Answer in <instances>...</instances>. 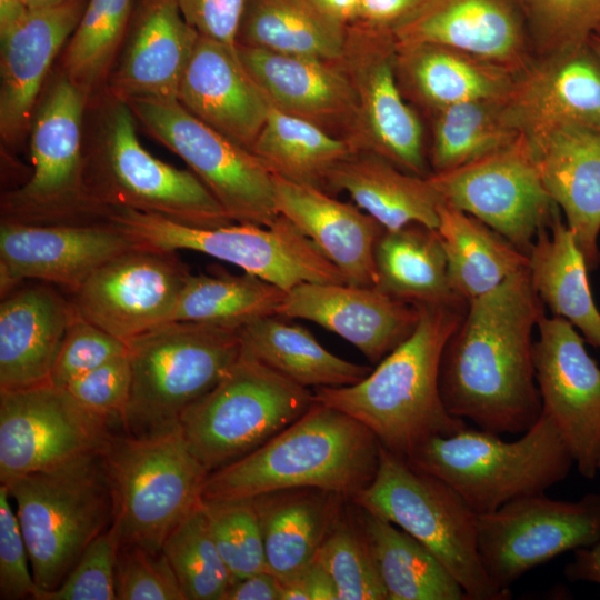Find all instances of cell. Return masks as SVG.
<instances>
[{"label": "cell", "mask_w": 600, "mask_h": 600, "mask_svg": "<svg viewBox=\"0 0 600 600\" xmlns=\"http://www.w3.org/2000/svg\"><path fill=\"white\" fill-rule=\"evenodd\" d=\"M127 352L123 341L77 314L61 342L49 382L64 388L76 378Z\"/></svg>", "instance_id": "cell-50"}, {"label": "cell", "mask_w": 600, "mask_h": 600, "mask_svg": "<svg viewBox=\"0 0 600 600\" xmlns=\"http://www.w3.org/2000/svg\"><path fill=\"white\" fill-rule=\"evenodd\" d=\"M428 178L443 203L477 218L527 256L539 230L560 211L542 183L524 134Z\"/></svg>", "instance_id": "cell-15"}, {"label": "cell", "mask_w": 600, "mask_h": 600, "mask_svg": "<svg viewBox=\"0 0 600 600\" xmlns=\"http://www.w3.org/2000/svg\"><path fill=\"white\" fill-rule=\"evenodd\" d=\"M20 523L4 484L0 487V598H30L38 589Z\"/></svg>", "instance_id": "cell-52"}, {"label": "cell", "mask_w": 600, "mask_h": 600, "mask_svg": "<svg viewBox=\"0 0 600 600\" xmlns=\"http://www.w3.org/2000/svg\"><path fill=\"white\" fill-rule=\"evenodd\" d=\"M134 244L109 222L33 224L1 221V297L23 280H40L70 292L101 264Z\"/></svg>", "instance_id": "cell-20"}, {"label": "cell", "mask_w": 600, "mask_h": 600, "mask_svg": "<svg viewBox=\"0 0 600 600\" xmlns=\"http://www.w3.org/2000/svg\"><path fill=\"white\" fill-rule=\"evenodd\" d=\"M114 429L51 383L0 391V482L101 452Z\"/></svg>", "instance_id": "cell-17"}, {"label": "cell", "mask_w": 600, "mask_h": 600, "mask_svg": "<svg viewBox=\"0 0 600 600\" xmlns=\"http://www.w3.org/2000/svg\"><path fill=\"white\" fill-rule=\"evenodd\" d=\"M0 304V391L50 383L64 334L77 317L49 283L10 290Z\"/></svg>", "instance_id": "cell-30"}, {"label": "cell", "mask_w": 600, "mask_h": 600, "mask_svg": "<svg viewBox=\"0 0 600 600\" xmlns=\"http://www.w3.org/2000/svg\"><path fill=\"white\" fill-rule=\"evenodd\" d=\"M326 17L342 27L357 23L359 18V0H310Z\"/></svg>", "instance_id": "cell-58"}, {"label": "cell", "mask_w": 600, "mask_h": 600, "mask_svg": "<svg viewBox=\"0 0 600 600\" xmlns=\"http://www.w3.org/2000/svg\"><path fill=\"white\" fill-rule=\"evenodd\" d=\"M427 0H359L357 23L393 32L416 13ZM354 23V24H357Z\"/></svg>", "instance_id": "cell-55"}, {"label": "cell", "mask_w": 600, "mask_h": 600, "mask_svg": "<svg viewBox=\"0 0 600 600\" xmlns=\"http://www.w3.org/2000/svg\"><path fill=\"white\" fill-rule=\"evenodd\" d=\"M437 231L452 291L470 301L527 268L528 256L477 218L441 203Z\"/></svg>", "instance_id": "cell-37"}, {"label": "cell", "mask_w": 600, "mask_h": 600, "mask_svg": "<svg viewBox=\"0 0 600 600\" xmlns=\"http://www.w3.org/2000/svg\"><path fill=\"white\" fill-rule=\"evenodd\" d=\"M88 0L27 9L0 29V134L16 144L31 128L44 78L74 32Z\"/></svg>", "instance_id": "cell-23"}, {"label": "cell", "mask_w": 600, "mask_h": 600, "mask_svg": "<svg viewBox=\"0 0 600 600\" xmlns=\"http://www.w3.org/2000/svg\"><path fill=\"white\" fill-rule=\"evenodd\" d=\"M119 548L161 551L170 531L202 500L209 471L176 428L150 436L113 433L101 451Z\"/></svg>", "instance_id": "cell-5"}, {"label": "cell", "mask_w": 600, "mask_h": 600, "mask_svg": "<svg viewBox=\"0 0 600 600\" xmlns=\"http://www.w3.org/2000/svg\"><path fill=\"white\" fill-rule=\"evenodd\" d=\"M131 389L123 432L143 437L179 426L184 410L214 388L241 353L238 330L167 322L131 340Z\"/></svg>", "instance_id": "cell-7"}, {"label": "cell", "mask_w": 600, "mask_h": 600, "mask_svg": "<svg viewBox=\"0 0 600 600\" xmlns=\"http://www.w3.org/2000/svg\"><path fill=\"white\" fill-rule=\"evenodd\" d=\"M277 211L297 226L341 271L347 283L376 287L374 251L384 228L354 203L326 190L273 176Z\"/></svg>", "instance_id": "cell-29"}, {"label": "cell", "mask_w": 600, "mask_h": 600, "mask_svg": "<svg viewBox=\"0 0 600 600\" xmlns=\"http://www.w3.org/2000/svg\"><path fill=\"white\" fill-rule=\"evenodd\" d=\"M468 303H416L419 320L402 343L361 381L316 389V401L354 418L381 446L404 459L429 438L464 429L466 421L450 414L443 404L439 376L443 349Z\"/></svg>", "instance_id": "cell-2"}, {"label": "cell", "mask_w": 600, "mask_h": 600, "mask_svg": "<svg viewBox=\"0 0 600 600\" xmlns=\"http://www.w3.org/2000/svg\"><path fill=\"white\" fill-rule=\"evenodd\" d=\"M380 442L349 414L316 401L300 418L241 459L209 473L202 499H248L317 488L352 499L373 480Z\"/></svg>", "instance_id": "cell-3"}, {"label": "cell", "mask_w": 600, "mask_h": 600, "mask_svg": "<svg viewBox=\"0 0 600 600\" xmlns=\"http://www.w3.org/2000/svg\"><path fill=\"white\" fill-rule=\"evenodd\" d=\"M542 183L564 213L588 270L600 264V131L561 126L526 136Z\"/></svg>", "instance_id": "cell-27"}, {"label": "cell", "mask_w": 600, "mask_h": 600, "mask_svg": "<svg viewBox=\"0 0 600 600\" xmlns=\"http://www.w3.org/2000/svg\"><path fill=\"white\" fill-rule=\"evenodd\" d=\"M281 581L268 570L233 579L223 600H280Z\"/></svg>", "instance_id": "cell-56"}, {"label": "cell", "mask_w": 600, "mask_h": 600, "mask_svg": "<svg viewBox=\"0 0 600 600\" xmlns=\"http://www.w3.org/2000/svg\"><path fill=\"white\" fill-rule=\"evenodd\" d=\"M134 0H88L66 44L63 76L89 97L111 72L124 41Z\"/></svg>", "instance_id": "cell-43"}, {"label": "cell", "mask_w": 600, "mask_h": 600, "mask_svg": "<svg viewBox=\"0 0 600 600\" xmlns=\"http://www.w3.org/2000/svg\"><path fill=\"white\" fill-rule=\"evenodd\" d=\"M570 581H588L600 586V541L574 550L572 561L564 568Z\"/></svg>", "instance_id": "cell-57"}, {"label": "cell", "mask_w": 600, "mask_h": 600, "mask_svg": "<svg viewBox=\"0 0 600 600\" xmlns=\"http://www.w3.org/2000/svg\"><path fill=\"white\" fill-rule=\"evenodd\" d=\"M186 21L206 38L237 46L247 0H174Z\"/></svg>", "instance_id": "cell-53"}, {"label": "cell", "mask_w": 600, "mask_h": 600, "mask_svg": "<svg viewBox=\"0 0 600 600\" xmlns=\"http://www.w3.org/2000/svg\"><path fill=\"white\" fill-rule=\"evenodd\" d=\"M104 120L99 150L86 166V181L92 200L107 214L129 208L196 228L232 223L194 173L174 168L143 148L126 101L113 99Z\"/></svg>", "instance_id": "cell-11"}, {"label": "cell", "mask_w": 600, "mask_h": 600, "mask_svg": "<svg viewBox=\"0 0 600 600\" xmlns=\"http://www.w3.org/2000/svg\"><path fill=\"white\" fill-rule=\"evenodd\" d=\"M394 70L407 100L429 113L472 100L503 98L517 74L462 51L426 42H398Z\"/></svg>", "instance_id": "cell-31"}, {"label": "cell", "mask_w": 600, "mask_h": 600, "mask_svg": "<svg viewBox=\"0 0 600 600\" xmlns=\"http://www.w3.org/2000/svg\"><path fill=\"white\" fill-rule=\"evenodd\" d=\"M351 501L392 522L429 549L468 600H508L488 577L478 551V514L446 481L411 466L380 443L371 483Z\"/></svg>", "instance_id": "cell-8"}, {"label": "cell", "mask_w": 600, "mask_h": 600, "mask_svg": "<svg viewBox=\"0 0 600 600\" xmlns=\"http://www.w3.org/2000/svg\"><path fill=\"white\" fill-rule=\"evenodd\" d=\"M200 506L232 580L267 570L262 531L252 498L202 499Z\"/></svg>", "instance_id": "cell-47"}, {"label": "cell", "mask_w": 600, "mask_h": 600, "mask_svg": "<svg viewBox=\"0 0 600 600\" xmlns=\"http://www.w3.org/2000/svg\"><path fill=\"white\" fill-rule=\"evenodd\" d=\"M87 97L62 76L31 124L32 174L2 199V221L90 224L107 221L86 181L81 123Z\"/></svg>", "instance_id": "cell-12"}, {"label": "cell", "mask_w": 600, "mask_h": 600, "mask_svg": "<svg viewBox=\"0 0 600 600\" xmlns=\"http://www.w3.org/2000/svg\"><path fill=\"white\" fill-rule=\"evenodd\" d=\"M189 273L176 252L133 247L96 269L70 300L81 318L128 344L169 322Z\"/></svg>", "instance_id": "cell-18"}, {"label": "cell", "mask_w": 600, "mask_h": 600, "mask_svg": "<svg viewBox=\"0 0 600 600\" xmlns=\"http://www.w3.org/2000/svg\"><path fill=\"white\" fill-rule=\"evenodd\" d=\"M528 259L531 284L541 302L600 349V312L589 287V270L560 211L539 230Z\"/></svg>", "instance_id": "cell-34"}, {"label": "cell", "mask_w": 600, "mask_h": 600, "mask_svg": "<svg viewBox=\"0 0 600 600\" xmlns=\"http://www.w3.org/2000/svg\"><path fill=\"white\" fill-rule=\"evenodd\" d=\"M252 500L261 526L267 570L286 582L316 558L350 499L317 488H292Z\"/></svg>", "instance_id": "cell-33"}, {"label": "cell", "mask_w": 600, "mask_h": 600, "mask_svg": "<svg viewBox=\"0 0 600 600\" xmlns=\"http://www.w3.org/2000/svg\"><path fill=\"white\" fill-rule=\"evenodd\" d=\"M286 291L253 274L189 273L169 322H197L238 330L279 313Z\"/></svg>", "instance_id": "cell-41"}, {"label": "cell", "mask_w": 600, "mask_h": 600, "mask_svg": "<svg viewBox=\"0 0 600 600\" xmlns=\"http://www.w3.org/2000/svg\"><path fill=\"white\" fill-rule=\"evenodd\" d=\"M110 224L134 247L197 251L234 264L288 292L298 284L347 283L341 271L283 216L269 227L232 222L196 228L129 208L110 210Z\"/></svg>", "instance_id": "cell-9"}, {"label": "cell", "mask_w": 600, "mask_h": 600, "mask_svg": "<svg viewBox=\"0 0 600 600\" xmlns=\"http://www.w3.org/2000/svg\"><path fill=\"white\" fill-rule=\"evenodd\" d=\"M199 37L174 0H139L121 61L109 77L112 98L177 100Z\"/></svg>", "instance_id": "cell-26"}, {"label": "cell", "mask_w": 600, "mask_h": 600, "mask_svg": "<svg viewBox=\"0 0 600 600\" xmlns=\"http://www.w3.org/2000/svg\"><path fill=\"white\" fill-rule=\"evenodd\" d=\"M512 126L531 136L556 127L600 131V60L589 42L568 53L534 59L504 97Z\"/></svg>", "instance_id": "cell-24"}, {"label": "cell", "mask_w": 600, "mask_h": 600, "mask_svg": "<svg viewBox=\"0 0 600 600\" xmlns=\"http://www.w3.org/2000/svg\"><path fill=\"white\" fill-rule=\"evenodd\" d=\"M393 32L361 24L347 29L340 63L352 87L357 124L353 143L401 170L429 177L421 119L407 103L394 70Z\"/></svg>", "instance_id": "cell-16"}, {"label": "cell", "mask_w": 600, "mask_h": 600, "mask_svg": "<svg viewBox=\"0 0 600 600\" xmlns=\"http://www.w3.org/2000/svg\"><path fill=\"white\" fill-rule=\"evenodd\" d=\"M278 314L319 324L379 363L413 332L420 312L377 287L307 282L286 292Z\"/></svg>", "instance_id": "cell-22"}, {"label": "cell", "mask_w": 600, "mask_h": 600, "mask_svg": "<svg viewBox=\"0 0 600 600\" xmlns=\"http://www.w3.org/2000/svg\"><path fill=\"white\" fill-rule=\"evenodd\" d=\"M316 558L334 581L339 600H387L351 500L341 509Z\"/></svg>", "instance_id": "cell-45"}, {"label": "cell", "mask_w": 600, "mask_h": 600, "mask_svg": "<svg viewBox=\"0 0 600 600\" xmlns=\"http://www.w3.org/2000/svg\"><path fill=\"white\" fill-rule=\"evenodd\" d=\"M119 546L110 529L96 537L61 584L38 587L33 600H117L116 566Z\"/></svg>", "instance_id": "cell-48"}, {"label": "cell", "mask_w": 600, "mask_h": 600, "mask_svg": "<svg viewBox=\"0 0 600 600\" xmlns=\"http://www.w3.org/2000/svg\"><path fill=\"white\" fill-rule=\"evenodd\" d=\"M314 402V391L241 351L220 382L184 410L179 428L212 472L261 447Z\"/></svg>", "instance_id": "cell-10"}, {"label": "cell", "mask_w": 600, "mask_h": 600, "mask_svg": "<svg viewBox=\"0 0 600 600\" xmlns=\"http://www.w3.org/2000/svg\"><path fill=\"white\" fill-rule=\"evenodd\" d=\"M406 460L450 484L477 514L546 493L574 464L557 424L543 411L517 440L467 426L453 434L429 438Z\"/></svg>", "instance_id": "cell-4"}, {"label": "cell", "mask_w": 600, "mask_h": 600, "mask_svg": "<svg viewBox=\"0 0 600 600\" xmlns=\"http://www.w3.org/2000/svg\"><path fill=\"white\" fill-rule=\"evenodd\" d=\"M588 42L600 60V36L593 33Z\"/></svg>", "instance_id": "cell-61"}, {"label": "cell", "mask_w": 600, "mask_h": 600, "mask_svg": "<svg viewBox=\"0 0 600 600\" xmlns=\"http://www.w3.org/2000/svg\"><path fill=\"white\" fill-rule=\"evenodd\" d=\"M503 100L504 97L466 101L430 113L428 161L431 174L478 160L522 134L510 122Z\"/></svg>", "instance_id": "cell-42"}, {"label": "cell", "mask_w": 600, "mask_h": 600, "mask_svg": "<svg viewBox=\"0 0 600 600\" xmlns=\"http://www.w3.org/2000/svg\"><path fill=\"white\" fill-rule=\"evenodd\" d=\"M347 29L310 0H247L237 44L319 60H340Z\"/></svg>", "instance_id": "cell-39"}, {"label": "cell", "mask_w": 600, "mask_h": 600, "mask_svg": "<svg viewBox=\"0 0 600 600\" xmlns=\"http://www.w3.org/2000/svg\"><path fill=\"white\" fill-rule=\"evenodd\" d=\"M533 346L542 411L557 424L579 473L593 479L600 461V368L564 318L539 319Z\"/></svg>", "instance_id": "cell-19"}, {"label": "cell", "mask_w": 600, "mask_h": 600, "mask_svg": "<svg viewBox=\"0 0 600 600\" xmlns=\"http://www.w3.org/2000/svg\"><path fill=\"white\" fill-rule=\"evenodd\" d=\"M241 351L308 389L354 384L372 370L326 349L310 330L267 316L238 329Z\"/></svg>", "instance_id": "cell-35"}, {"label": "cell", "mask_w": 600, "mask_h": 600, "mask_svg": "<svg viewBox=\"0 0 600 600\" xmlns=\"http://www.w3.org/2000/svg\"><path fill=\"white\" fill-rule=\"evenodd\" d=\"M161 550L187 600H223L232 576L218 551L200 504L170 531Z\"/></svg>", "instance_id": "cell-44"}, {"label": "cell", "mask_w": 600, "mask_h": 600, "mask_svg": "<svg viewBox=\"0 0 600 600\" xmlns=\"http://www.w3.org/2000/svg\"><path fill=\"white\" fill-rule=\"evenodd\" d=\"M238 57L269 104L353 142L356 99L337 61L237 44Z\"/></svg>", "instance_id": "cell-25"}, {"label": "cell", "mask_w": 600, "mask_h": 600, "mask_svg": "<svg viewBox=\"0 0 600 600\" xmlns=\"http://www.w3.org/2000/svg\"><path fill=\"white\" fill-rule=\"evenodd\" d=\"M543 314L528 267L469 301L441 358L440 394L450 414L500 436L538 421L532 333Z\"/></svg>", "instance_id": "cell-1"}, {"label": "cell", "mask_w": 600, "mask_h": 600, "mask_svg": "<svg viewBox=\"0 0 600 600\" xmlns=\"http://www.w3.org/2000/svg\"><path fill=\"white\" fill-rule=\"evenodd\" d=\"M393 36L449 47L514 74L534 60L518 0H427Z\"/></svg>", "instance_id": "cell-21"}, {"label": "cell", "mask_w": 600, "mask_h": 600, "mask_svg": "<svg viewBox=\"0 0 600 600\" xmlns=\"http://www.w3.org/2000/svg\"><path fill=\"white\" fill-rule=\"evenodd\" d=\"M26 10L21 0H0V29L16 21Z\"/></svg>", "instance_id": "cell-59"}, {"label": "cell", "mask_w": 600, "mask_h": 600, "mask_svg": "<svg viewBox=\"0 0 600 600\" xmlns=\"http://www.w3.org/2000/svg\"><path fill=\"white\" fill-rule=\"evenodd\" d=\"M116 594L117 600H187L162 550L140 547L118 549Z\"/></svg>", "instance_id": "cell-49"}, {"label": "cell", "mask_w": 600, "mask_h": 600, "mask_svg": "<svg viewBox=\"0 0 600 600\" xmlns=\"http://www.w3.org/2000/svg\"><path fill=\"white\" fill-rule=\"evenodd\" d=\"M344 191L384 230L411 223L437 229L442 200L429 178L408 173L384 158L357 150L329 172L324 190Z\"/></svg>", "instance_id": "cell-32"}, {"label": "cell", "mask_w": 600, "mask_h": 600, "mask_svg": "<svg viewBox=\"0 0 600 600\" xmlns=\"http://www.w3.org/2000/svg\"><path fill=\"white\" fill-rule=\"evenodd\" d=\"M357 150L350 139L271 106L250 149L272 176L323 190L332 168Z\"/></svg>", "instance_id": "cell-40"}, {"label": "cell", "mask_w": 600, "mask_h": 600, "mask_svg": "<svg viewBox=\"0 0 600 600\" xmlns=\"http://www.w3.org/2000/svg\"><path fill=\"white\" fill-rule=\"evenodd\" d=\"M353 504L387 600H468L457 579L421 542Z\"/></svg>", "instance_id": "cell-36"}, {"label": "cell", "mask_w": 600, "mask_h": 600, "mask_svg": "<svg viewBox=\"0 0 600 600\" xmlns=\"http://www.w3.org/2000/svg\"><path fill=\"white\" fill-rule=\"evenodd\" d=\"M126 102L147 132L188 164L232 222L269 227L279 218L273 176L250 150L204 124L178 100Z\"/></svg>", "instance_id": "cell-13"}, {"label": "cell", "mask_w": 600, "mask_h": 600, "mask_svg": "<svg viewBox=\"0 0 600 600\" xmlns=\"http://www.w3.org/2000/svg\"><path fill=\"white\" fill-rule=\"evenodd\" d=\"M599 471H600V461H599Z\"/></svg>", "instance_id": "cell-63"}, {"label": "cell", "mask_w": 600, "mask_h": 600, "mask_svg": "<svg viewBox=\"0 0 600 600\" xmlns=\"http://www.w3.org/2000/svg\"><path fill=\"white\" fill-rule=\"evenodd\" d=\"M177 100L204 124L248 150L270 108L241 63L237 46L202 36L182 76Z\"/></svg>", "instance_id": "cell-28"}, {"label": "cell", "mask_w": 600, "mask_h": 600, "mask_svg": "<svg viewBox=\"0 0 600 600\" xmlns=\"http://www.w3.org/2000/svg\"><path fill=\"white\" fill-rule=\"evenodd\" d=\"M3 484L16 506L36 584L44 590L59 587L88 544L112 523L101 452Z\"/></svg>", "instance_id": "cell-6"}, {"label": "cell", "mask_w": 600, "mask_h": 600, "mask_svg": "<svg viewBox=\"0 0 600 600\" xmlns=\"http://www.w3.org/2000/svg\"><path fill=\"white\" fill-rule=\"evenodd\" d=\"M67 1H70V0H21L26 9L51 7V6L64 3Z\"/></svg>", "instance_id": "cell-60"}, {"label": "cell", "mask_w": 600, "mask_h": 600, "mask_svg": "<svg viewBox=\"0 0 600 600\" xmlns=\"http://www.w3.org/2000/svg\"><path fill=\"white\" fill-rule=\"evenodd\" d=\"M377 288L411 302L462 304L452 291L447 258L437 229L411 223L384 230L374 251Z\"/></svg>", "instance_id": "cell-38"}, {"label": "cell", "mask_w": 600, "mask_h": 600, "mask_svg": "<svg viewBox=\"0 0 600 600\" xmlns=\"http://www.w3.org/2000/svg\"><path fill=\"white\" fill-rule=\"evenodd\" d=\"M596 33L600 36V27L597 29Z\"/></svg>", "instance_id": "cell-62"}, {"label": "cell", "mask_w": 600, "mask_h": 600, "mask_svg": "<svg viewBox=\"0 0 600 600\" xmlns=\"http://www.w3.org/2000/svg\"><path fill=\"white\" fill-rule=\"evenodd\" d=\"M534 59L574 51L600 27V0H518Z\"/></svg>", "instance_id": "cell-46"}, {"label": "cell", "mask_w": 600, "mask_h": 600, "mask_svg": "<svg viewBox=\"0 0 600 600\" xmlns=\"http://www.w3.org/2000/svg\"><path fill=\"white\" fill-rule=\"evenodd\" d=\"M600 541V493L577 501L546 493L522 497L478 514V551L500 590L553 558Z\"/></svg>", "instance_id": "cell-14"}, {"label": "cell", "mask_w": 600, "mask_h": 600, "mask_svg": "<svg viewBox=\"0 0 600 600\" xmlns=\"http://www.w3.org/2000/svg\"><path fill=\"white\" fill-rule=\"evenodd\" d=\"M280 600H339L334 581L314 558L303 570L281 582Z\"/></svg>", "instance_id": "cell-54"}, {"label": "cell", "mask_w": 600, "mask_h": 600, "mask_svg": "<svg viewBox=\"0 0 600 600\" xmlns=\"http://www.w3.org/2000/svg\"><path fill=\"white\" fill-rule=\"evenodd\" d=\"M131 379V363L127 352L76 378L64 389L84 409L123 431Z\"/></svg>", "instance_id": "cell-51"}]
</instances>
